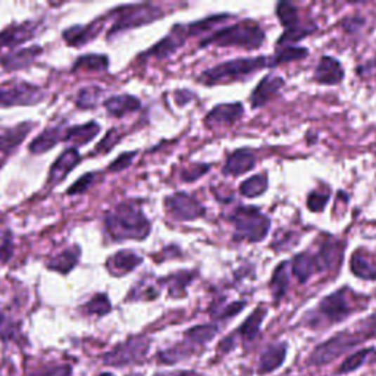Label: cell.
Wrapping results in <instances>:
<instances>
[{"instance_id":"cell-1","label":"cell","mask_w":376,"mask_h":376,"mask_svg":"<svg viewBox=\"0 0 376 376\" xmlns=\"http://www.w3.org/2000/svg\"><path fill=\"white\" fill-rule=\"evenodd\" d=\"M109 235L115 240H144L150 233V221L136 203H121L105 218Z\"/></svg>"},{"instance_id":"cell-2","label":"cell","mask_w":376,"mask_h":376,"mask_svg":"<svg viewBox=\"0 0 376 376\" xmlns=\"http://www.w3.org/2000/svg\"><path fill=\"white\" fill-rule=\"evenodd\" d=\"M264 41H265V31L261 30V27L257 22L247 20L216 31L215 34L205 39L200 47H206L210 44L218 47L235 46L247 48V51H254V48H259L264 44Z\"/></svg>"},{"instance_id":"cell-3","label":"cell","mask_w":376,"mask_h":376,"mask_svg":"<svg viewBox=\"0 0 376 376\" xmlns=\"http://www.w3.org/2000/svg\"><path fill=\"white\" fill-rule=\"evenodd\" d=\"M266 58H240L234 60H228L216 65L215 68L205 71L200 77L203 84L215 86V84H226L233 81L244 79L246 77L254 74L256 71L266 67Z\"/></svg>"},{"instance_id":"cell-4","label":"cell","mask_w":376,"mask_h":376,"mask_svg":"<svg viewBox=\"0 0 376 376\" xmlns=\"http://www.w3.org/2000/svg\"><path fill=\"white\" fill-rule=\"evenodd\" d=\"M230 221L235 226V240L259 242L266 238L271 230L269 218L253 206L237 207L230 216Z\"/></svg>"},{"instance_id":"cell-5","label":"cell","mask_w":376,"mask_h":376,"mask_svg":"<svg viewBox=\"0 0 376 376\" xmlns=\"http://www.w3.org/2000/svg\"><path fill=\"white\" fill-rule=\"evenodd\" d=\"M115 16V22L109 31V36L118 34L121 31H127L131 28H137L145 24H150L163 16V11L159 6L150 4H141V5H128L121 6L115 11H112Z\"/></svg>"},{"instance_id":"cell-6","label":"cell","mask_w":376,"mask_h":376,"mask_svg":"<svg viewBox=\"0 0 376 376\" xmlns=\"http://www.w3.org/2000/svg\"><path fill=\"white\" fill-rule=\"evenodd\" d=\"M150 341L145 337H134L125 341L124 344L113 349L103 357V363L109 366H128L140 363L149 351Z\"/></svg>"},{"instance_id":"cell-7","label":"cell","mask_w":376,"mask_h":376,"mask_svg":"<svg viewBox=\"0 0 376 376\" xmlns=\"http://www.w3.org/2000/svg\"><path fill=\"white\" fill-rule=\"evenodd\" d=\"M363 339L358 337L356 331L353 332H341L328 339L323 344H320L309 358L310 365H325L334 358H337L339 354L347 351L349 349L361 344Z\"/></svg>"},{"instance_id":"cell-8","label":"cell","mask_w":376,"mask_h":376,"mask_svg":"<svg viewBox=\"0 0 376 376\" xmlns=\"http://www.w3.org/2000/svg\"><path fill=\"white\" fill-rule=\"evenodd\" d=\"M43 97L41 89L28 83H18L0 89V106H30L41 102Z\"/></svg>"},{"instance_id":"cell-9","label":"cell","mask_w":376,"mask_h":376,"mask_svg":"<svg viewBox=\"0 0 376 376\" xmlns=\"http://www.w3.org/2000/svg\"><path fill=\"white\" fill-rule=\"evenodd\" d=\"M349 294L350 291L344 288V290L335 291L328 297H325L319 304V313L325 316V319L330 323H337V322L344 320L353 312Z\"/></svg>"},{"instance_id":"cell-10","label":"cell","mask_w":376,"mask_h":376,"mask_svg":"<svg viewBox=\"0 0 376 376\" xmlns=\"http://www.w3.org/2000/svg\"><path fill=\"white\" fill-rule=\"evenodd\" d=\"M169 214L178 221H193L205 215V206L186 193L172 194L165 202Z\"/></svg>"},{"instance_id":"cell-11","label":"cell","mask_w":376,"mask_h":376,"mask_svg":"<svg viewBox=\"0 0 376 376\" xmlns=\"http://www.w3.org/2000/svg\"><path fill=\"white\" fill-rule=\"evenodd\" d=\"M190 37L188 32V25H175L169 34L162 39L157 44H155L149 52H145V56H155L157 59H165L169 55H172L178 47H181L186 40Z\"/></svg>"},{"instance_id":"cell-12","label":"cell","mask_w":376,"mask_h":376,"mask_svg":"<svg viewBox=\"0 0 376 376\" xmlns=\"http://www.w3.org/2000/svg\"><path fill=\"white\" fill-rule=\"evenodd\" d=\"M313 78L319 84L335 86L344 79V70H342L341 63L337 59L331 56H323L318 65Z\"/></svg>"},{"instance_id":"cell-13","label":"cell","mask_w":376,"mask_h":376,"mask_svg":"<svg viewBox=\"0 0 376 376\" xmlns=\"http://www.w3.org/2000/svg\"><path fill=\"white\" fill-rule=\"evenodd\" d=\"M81 160V156L77 149L71 147L62 152V155L55 160L53 167L51 168V174H48V183L56 186L59 184L63 178H67V175L78 165V162Z\"/></svg>"},{"instance_id":"cell-14","label":"cell","mask_w":376,"mask_h":376,"mask_svg":"<svg viewBox=\"0 0 376 376\" xmlns=\"http://www.w3.org/2000/svg\"><path fill=\"white\" fill-rule=\"evenodd\" d=\"M254 167H256V156L250 150L241 149L228 156L223 167V174L238 176L252 171Z\"/></svg>"},{"instance_id":"cell-15","label":"cell","mask_w":376,"mask_h":376,"mask_svg":"<svg viewBox=\"0 0 376 376\" xmlns=\"http://www.w3.org/2000/svg\"><path fill=\"white\" fill-rule=\"evenodd\" d=\"M102 27H103L102 21H96L89 25H74L67 31H63V40L70 46L81 47L91 41L93 39H96Z\"/></svg>"},{"instance_id":"cell-16","label":"cell","mask_w":376,"mask_h":376,"mask_svg":"<svg viewBox=\"0 0 376 376\" xmlns=\"http://www.w3.org/2000/svg\"><path fill=\"white\" fill-rule=\"evenodd\" d=\"M284 87V78L275 77V75H268L260 81L259 86L254 89L252 93V106L254 109L264 106L271 97L280 91Z\"/></svg>"},{"instance_id":"cell-17","label":"cell","mask_w":376,"mask_h":376,"mask_svg":"<svg viewBox=\"0 0 376 376\" xmlns=\"http://www.w3.org/2000/svg\"><path fill=\"white\" fill-rule=\"evenodd\" d=\"M32 128L31 122H22L16 127L0 129V152L12 153L18 147Z\"/></svg>"},{"instance_id":"cell-18","label":"cell","mask_w":376,"mask_h":376,"mask_svg":"<svg viewBox=\"0 0 376 376\" xmlns=\"http://www.w3.org/2000/svg\"><path fill=\"white\" fill-rule=\"evenodd\" d=\"M36 27L32 22H25L21 25H13L0 32V47H13L25 43L31 37H34Z\"/></svg>"},{"instance_id":"cell-19","label":"cell","mask_w":376,"mask_h":376,"mask_svg":"<svg viewBox=\"0 0 376 376\" xmlns=\"http://www.w3.org/2000/svg\"><path fill=\"white\" fill-rule=\"evenodd\" d=\"M41 53V48L39 46H32L27 48H21L18 52H13L11 55H6L0 60L2 67L6 71H16L27 68L30 63L34 62V59Z\"/></svg>"},{"instance_id":"cell-20","label":"cell","mask_w":376,"mask_h":376,"mask_svg":"<svg viewBox=\"0 0 376 376\" xmlns=\"http://www.w3.org/2000/svg\"><path fill=\"white\" fill-rule=\"evenodd\" d=\"M105 108L109 115L115 118H121L127 115V113L136 112L137 109H140V101L137 99V97L129 96V94L113 96V97H109L108 101H105Z\"/></svg>"},{"instance_id":"cell-21","label":"cell","mask_w":376,"mask_h":376,"mask_svg":"<svg viewBox=\"0 0 376 376\" xmlns=\"http://www.w3.org/2000/svg\"><path fill=\"white\" fill-rule=\"evenodd\" d=\"M242 113H244V108L241 103L219 105L214 110H210V113L206 117V122L209 125L233 124L242 117Z\"/></svg>"},{"instance_id":"cell-22","label":"cell","mask_w":376,"mask_h":376,"mask_svg":"<svg viewBox=\"0 0 376 376\" xmlns=\"http://www.w3.org/2000/svg\"><path fill=\"white\" fill-rule=\"evenodd\" d=\"M350 268H351V272L357 278H362V280H368V281H375L376 280V265H375V261L372 260L370 254L363 252V250H357L351 256Z\"/></svg>"},{"instance_id":"cell-23","label":"cell","mask_w":376,"mask_h":376,"mask_svg":"<svg viewBox=\"0 0 376 376\" xmlns=\"http://www.w3.org/2000/svg\"><path fill=\"white\" fill-rule=\"evenodd\" d=\"M140 264H141L140 256H137L134 252L124 250L113 254L108 261V266L113 275H124L136 269V266H138Z\"/></svg>"},{"instance_id":"cell-24","label":"cell","mask_w":376,"mask_h":376,"mask_svg":"<svg viewBox=\"0 0 376 376\" xmlns=\"http://www.w3.org/2000/svg\"><path fill=\"white\" fill-rule=\"evenodd\" d=\"M65 134L62 136V128L59 127H48L46 128L40 136H37L32 143L30 144V150L34 155L46 153L55 147L60 138H63Z\"/></svg>"},{"instance_id":"cell-25","label":"cell","mask_w":376,"mask_h":376,"mask_svg":"<svg viewBox=\"0 0 376 376\" xmlns=\"http://www.w3.org/2000/svg\"><path fill=\"white\" fill-rule=\"evenodd\" d=\"M99 131H101L99 125H97L96 122H89L84 125L72 127V128L65 131L63 140L68 141V143H74L77 145H84L89 141H91L93 138H96V136L99 134Z\"/></svg>"},{"instance_id":"cell-26","label":"cell","mask_w":376,"mask_h":376,"mask_svg":"<svg viewBox=\"0 0 376 376\" xmlns=\"http://www.w3.org/2000/svg\"><path fill=\"white\" fill-rule=\"evenodd\" d=\"M291 266H292L291 271L294 276H296L300 283H306L310 276H312L315 272H318L315 256L309 253L297 254L296 257H294Z\"/></svg>"},{"instance_id":"cell-27","label":"cell","mask_w":376,"mask_h":376,"mask_svg":"<svg viewBox=\"0 0 376 376\" xmlns=\"http://www.w3.org/2000/svg\"><path fill=\"white\" fill-rule=\"evenodd\" d=\"M285 353H287L285 344H276L269 347L260 358L259 365L260 373H268L280 368L285 358Z\"/></svg>"},{"instance_id":"cell-28","label":"cell","mask_w":376,"mask_h":376,"mask_svg":"<svg viewBox=\"0 0 376 376\" xmlns=\"http://www.w3.org/2000/svg\"><path fill=\"white\" fill-rule=\"evenodd\" d=\"M268 176L265 174H257L246 179L241 186H240V193L244 195V197H257V195L264 194L268 190Z\"/></svg>"},{"instance_id":"cell-29","label":"cell","mask_w":376,"mask_h":376,"mask_svg":"<svg viewBox=\"0 0 376 376\" xmlns=\"http://www.w3.org/2000/svg\"><path fill=\"white\" fill-rule=\"evenodd\" d=\"M318 272L332 268L335 261H339V246L337 242H328L320 249V252L315 256Z\"/></svg>"},{"instance_id":"cell-30","label":"cell","mask_w":376,"mask_h":376,"mask_svg":"<svg viewBox=\"0 0 376 376\" xmlns=\"http://www.w3.org/2000/svg\"><path fill=\"white\" fill-rule=\"evenodd\" d=\"M109 67V60L103 55H86L78 58L74 63V71H106Z\"/></svg>"},{"instance_id":"cell-31","label":"cell","mask_w":376,"mask_h":376,"mask_svg":"<svg viewBox=\"0 0 376 376\" xmlns=\"http://www.w3.org/2000/svg\"><path fill=\"white\" fill-rule=\"evenodd\" d=\"M266 316V309H256L254 312L247 318V320L242 323V326L240 328V334L244 339L252 341L257 337L259 330H260V325L264 322Z\"/></svg>"},{"instance_id":"cell-32","label":"cell","mask_w":376,"mask_h":376,"mask_svg":"<svg viewBox=\"0 0 376 376\" xmlns=\"http://www.w3.org/2000/svg\"><path fill=\"white\" fill-rule=\"evenodd\" d=\"M218 326L216 325H200L194 326L190 331H187L186 337L191 342V346H203L206 342H209L218 334Z\"/></svg>"},{"instance_id":"cell-33","label":"cell","mask_w":376,"mask_h":376,"mask_svg":"<svg viewBox=\"0 0 376 376\" xmlns=\"http://www.w3.org/2000/svg\"><path fill=\"white\" fill-rule=\"evenodd\" d=\"M309 55V51L304 47H296V46H285L284 48H280L276 55L269 62L271 67H278V65L288 63L292 60H300Z\"/></svg>"},{"instance_id":"cell-34","label":"cell","mask_w":376,"mask_h":376,"mask_svg":"<svg viewBox=\"0 0 376 376\" xmlns=\"http://www.w3.org/2000/svg\"><path fill=\"white\" fill-rule=\"evenodd\" d=\"M78 249H70L67 252H63L60 254H58L51 264H48V268L60 272V273H68L70 271L74 269V266L77 265L78 261Z\"/></svg>"},{"instance_id":"cell-35","label":"cell","mask_w":376,"mask_h":376,"mask_svg":"<svg viewBox=\"0 0 376 376\" xmlns=\"http://www.w3.org/2000/svg\"><path fill=\"white\" fill-rule=\"evenodd\" d=\"M288 261H284L280 266H278L272 275L271 280V290L273 292L275 299L284 297V294L288 288Z\"/></svg>"},{"instance_id":"cell-36","label":"cell","mask_w":376,"mask_h":376,"mask_svg":"<svg viewBox=\"0 0 376 376\" xmlns=\"http://www.w3.org/2000/svg\"><path fill=\"white\" fill-rule=\"evenodd\" d=\"M276 16L278 20L281 21V24L287 30H292L300 27L299 24V12L296 6L288 4V2H280L276 6Z\"/></svg>"},{"instance_id":"cell-37","label":"cell","mask_w":376,"mask_h":376,"mask_svg":"<svg viewBox=\"0 0 376 376\" xmlns=\"http://www.w3.org/2000/svg\"><path fill=\"white\" fill-rule=\"evenodd\" d=\"M101 96H102V89L101 87H97V86L84 87L83 90L78 93L77 106L81 108V109L94 108L97 103H99Z\"/></svg>"},{"instance_id":"cell-38","label":"cell","mask_w":376,"mask_h":376,"mask_svg":"<svg viewBox=\"0 0 376 376\" xmlns=\"http://www.w3.org/2000/svg\"><path fill=\"white\" fill-rule=\"evenodd\" d=\"M110 303L109 299L105 296V294H97L94 296L86 306H84V312L89 315H99L103 316L110 312Z\"/></svg>"},{"instance_id":"cell-39","label":"cell","mask_w":376,"mask_h":376,"mask_svg":"<svg viewBox=\"0 0 376 376\" xmlns=\"http://www.w3.org/2000/svg\"><path fill=\"white\" fill-rule=\"evenodd\" d=\"M315 31V28H306V27H297V28H292V30H285V32L283 34V37L278 40V47L281 46H291L292 43L300 41L302 39L307 37V34Z\"/></svg>"},{"instance_id":"cell-40","label":"cell","mask_w":376,"mask_h":376,"mask_svg":"<svg viewBox=\"0 0 376 376\" xmlns=\"http://www.w3.org/2000/svg\"><path fill=\"white\" fill-rule=\"evenodd\" d=\"M372 351H373L372 349H365V350H361V351L354 353L353 356H350L349 358H346V362L342 363L341 368H339V372H341V373H347V372L356 370L357 368H361V366L365 363L366 357H368Z\"/></svg>"},{"instance_id":"cell-41","label":"cell","mask_w":376,"mask_h":376,"mask_svg":"<svg viewBox=\"0 0 376 376\" xmlns=\"http://www.w3.org/2000/svg\"><path fill=\"white\" fill-rule=\"evenodd\" d=\"M121 137H122V134L119 133L118 129H110L109 133L105 136V138L99 144H97V147L94 149V153L108 155L113 149V147L119 143Z\"/></svg>"},{"instance_id":"cell-42","label":"cell","mask_w":376,"mask_h":376,"mask_svg":"<svg viewBox=\"0 0 376 376\" xmlns=\"http://www.w3.org/2000/svg\"><path fill=\"white\" fill-rule=\"evenodd\" d=\"M330 200V194L328 193H320V191H313L309 194L307 197V207L318 214V212H322Z\"/></svg>"},{"instance_id":"cell-43","label":"cell","mask_w":376,"mask_h":376,"mask_svg":"<svg viewBox=\"0 0 376 376\" xmlns=\"http://www.w3.org/2000/svg\"><path fill=\"white\" fill-rule=\"evenodd\" d=\"M356 332L358 334V337H361L362 339L376 337V313L369 316L366 320L361 322V325L357 326Z\"/></svg>"},{"instance_id":"cell-44","label":"cell","mask_w":376,"mask_h":376,"mask_svg":"<svg viewBox=\"0 0 376 376\" xmlns=\"http://www.w3.org/2000/svg\"><path fill=\"white\" fill-rule=\"evenodd\" d=\"M94 178H96V174H86L81 176L78 181L71 186V188L68 190V194H79V193H84L87 188H90L94 183Z\"/></svg>"},{"instance_id":"cell-45","label":"cell","mask_w":376,"mask_h":376,"mask_svg":"<svg viewBox=\"0 0 376 376\" xmlns=\"http://www.w3.org/2000/svg\"><path fill=\"white\" fill-rule=\"evenodd\" d=\"M28 376H72V370L70 366L62 365V366H53L48 369L32 372Z\"/></svg>"},{"instance_id":"cell-46","label":"cell","mask_w":376,"mask_h":376,"mask_svg":"<svg viewBox=\"0 0 376 376\" xmlns=\"http://www.w3.org/2000/svg\"><path fill=\"white\" fill-rule=\"evenodd\" d=\"M134 156H136L134 152L124 153V155L118 156L117 160H113V162L110 163V168H109V169H110L112 172H119V171H122L124 168H128V167L131 165V162H133Z\"/></svg>"},{"instance_id":"cell-47","label":"cell","mask_w":376,"mask_h":376,"mask_svg":"<svg viewBox=\"0 0 376 376\" xmlns=\"http://www.w3.org/2000/svg\"><path fill=\"white\" fill-rule=\"evenodd\" d=\"M207 171H209V167L207 165H194L193 168L187 169L183 174V179H184V181H187V183H191V181H194V179L200 178Z\"/></svg>"},{"instance_id":"cell-48","label":"cell","mask_w":376,"mask_h":376,"mask_svg":"<svg viewBox=\"0 0 376 376\" xmlns=\"http://www.w3.org/2000/svg\"><path fill=\"white\" fill-rule=\"evenodd\" d=\"M155 376H195V373L188 370H175V372H159Z\"/></svg>"},{"instance_id":"cell-49","label":"cell","mask_w":376,"mask_h":376,"mask_svg":"<svg viewBox=\"0 0 376 376\" xmlns=\"http://www.w3.org/2000/svg\"><path fill=\"white\" fill-rule=\"evenodd\" d=\"M4 325H5V316L0 313V332H2V330H4Z\"/></svg>"},{"instance_id":"cell-50","label":"cell","mask_w":376,"mask_h":376,"mask_svg":"<svg viewBox=\"0 0 376 376\" xmlns=\"http://www.w3.org/2000/svg\"><path fill=\"white\" fill-rule=\"evenodd\" d=\"M102 376H112L110 373H105V375H102Z\"/></svg>"},{"instance_id":"cell-51","label":"cell","mask_w":376,"mask_h":376,"mask_svg":"<svg viewBox=\"0 0 376 376\" xmlns=\"http://www.w3.org/2000/svg\"><path fill=\"white\" fill-rule=\"evenodd\" d=\"M128 376H143V375H128Z\"/></svg>"},{"instance_id":"cell-52","label":"cell","mask_w":376,"mask_h":376,"mask_svg":"<svg viewBox=\"0 0 376 376\" xmlns=\"http://www.w3.org/2000/svg\"><path fill=\"white\" fill-rule=\"evenodd\" d=\"M0 168H2V160H0Z\"/></svg>"}]
</instances>
